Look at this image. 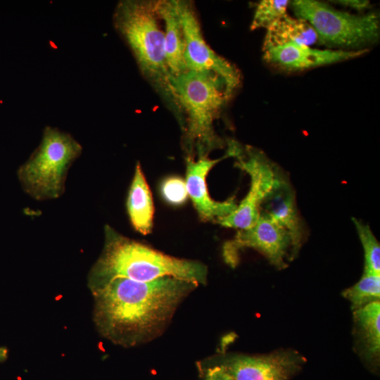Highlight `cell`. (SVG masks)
<instances>
[{"mask_svg":"<svg viewBox=\"0 0 380 380\" xmlns=\"http://www.w3.org/2000/svg\"><path fill=\"white\" fill-rule=\"evenodd\" d=\"M317 42V35L307 21L286 14L267 29L262 51L292 43L311 46Z\"/></svg>","mask_w":380,"mask_h":380,"instance_id":"2e32d148","label":"cell"},{"mask_svg":"<svg viewBox=\"0 0 380 380\" xmlns=\"http://www.w3.org/2000/svg\"><path fill=\"white\" fill-rule=\"evenodd\" d=\"M246 248L258 251L270 264L282 270L287 267L286 259L290 260L291 239L286 230L261 212L255 224L238 229L234 236L224 243L222 256L225 262L235 267L240 252Z\"/></svg>","mask_w":380,"mask_h":380,"instance_id":"9c48e42d","label":"cell"},{"mask_svg":"<svg viewBox=\"0 0 380 380\" xmlns=\"http://www.w3.org/2000/svg\"><path fill=\"white\" fill-rule=\"evenodd\" d=\"M127 210L134 229L143 235L153 225L154 205L151 191L139 163H137L127 198Z\"/></svg>","mask_w":380,"mask_h":380,"instance_id":"5bb4252c","label":"cell"},{"mask_svg":"<svg viewBox=\"0 0 380 380\" xmlns=\"http://www.w3.org/2000/svg\"><path fill=\"white\" fill-rule=\"evenodd\" d=\"M234 157L236 158V166L250 176L249 190L232 213L216 222L225 227L244 229L255 224L265 201L272 198L284 184L274 165L260 150L251 146L242 148L236 142Z\"/></svg>","mask_w":380,"mask_h":380,"instance_id":"52a82bcc","label":"cell"},{"mask_svg":"<svg viewBox=\"0 0 380 380\" xmlns=\"http://www.w3.org/2000/svg\"><path fill=\"white\" fill-rule=\"evenodd\" d=\"M171 87L180 114V127L186 156H208L224 146L215 129L226 104L235 91L220 77L187 70L171 77Z\"/></svg>","mask_w":380,"mask_h":380,"instance_id":"3957f363","label":"cell"},{"mask_svg":"<svg viewBox=\"0 0 380 380\" xmlns=\"http://www.w3.org/2000/svg\"><path fill=\"white\" fill-rule=\"evenodd\" d=\"M184 39V58L187 70L215 75L235 91L241 82L239 70L215 52L205 41L194 4L177 0Z\"/></svg>","mask_w":380,"mask_h":380,"instance_id":"ba28073f","label":"cell"},{"mask_svg":"<svg viewBox=\"0 0 380 380\" xmlns=\"http://www.w3.org/2000/svg\"><path fill=\"white\" fill-rule=\"evenodd\" d=\"M354 333L362 355L377 360L380 351V302L370 303L353 310Z\"/></svg>","mask_w":380,"mask_h":380,"instance_id":"9a60e30c","label":"cell"},{"mask_svg":"<svg viewBox=\"0 0 380 380\" xmlns=\"http://www.w3.org/2000/svg\"><path fill=\"white\" fill-rule=\"evenodd\" d=\"M203 380H234L220 365L209 367L205 372Z\"/></svg>","mask_w":380,"mask_h":380,"instance_id":"7402d4cb","label":"cell"},{"mask_svg":"<svg viewBox=\"0 0 380 380\" xmlns=\"http://www.w3.org/2000/svg\"><path fill=\"white\" fill-rule=\"evenodd\" d=\"M163 198L172 205H180L188 198L185 179L177 176H170L164 179L160 184Z\"/></svg>","mask_w":380,"mask_h":380,"instance_id":"44dd1931","label":"cell"},{"mask_svg":"<svg viewBox=\"0 0 380 380\" xmlns=\"http://www.w3.org/2000/svg\"><path fill=\"white\" fill-rule=\"evenodd\" d=\"M283 194L281 197L279 196L276 205L265 213L289 234L291 239L290 254V260H291L297 255L303 242L304 227L299 217L294 194L292 191L286 190Z\"/></svg>","mask_w":380,"mask_h":380,"instance_id":"e0dca14e","label":"cell"},{"mask_svg":"<svg viewBox=\"0 0 380 380\" xmlns=\"http://www.w3.org/2000/svg\"><path fill=\"white\" fill-rule=\"evenodd\" d=\"M82 151L80 144L70 134L46 127L39 146L18 170L23 189L39 201L60 197L68 170Z\"/></svg>","mask_w":380,"mask_h":380,"instance_id":"5b68a950","label":"cell"},{"mask_svg":"<svg viewBox=\"0 0 380 380\" xmlns=\"http://www.w3.org/2000/svg\"><path fill=\"white\" fill-rule=\"evenodd\" d=\"M290 1L288 0H262L255 10L251 30H266L277 20L286 14Z\"/></svg>","mask_w":380,"mask_h":380,"instance_id":"ffe728a7","label":"cell"},{"mask_svg":"<svg viewBox=\"0 0 380 380\" xmlns=\"http://www.w3.org/2000/svg\"><path fill=\"white\" fill-rule=\"evenodd\" d=\"M156 9L164 23L165 52L170 75L177 76L187 71L184 58V39L177 0H157Z\"/></svg>","mask_w":380,"mask_h":380,"instance_id":"4fadbf2b","label":"cell"},{"mask_svg":"<svg viewBox=\"0 0 380 380\" xmlns=\"http://www.w3.org/2000/svg\"><path fill=\"white\" fill-rule=\"evenodd\" d=\"M304 362L300 354L289 350L262 355H229L217 365L234 380H289Z\"/></svg>","mask_w":380,"mask_h":380,"instance_id":"30bf717a","label":"cell"},{"mask_svg":"<svg viewBox=\"0 0 380 380\" xmlns=\"http://www.w3.org/2000/svg\"><path fill=\"white\" fill-rule=\"evenodd\" d=\"M289 6L296 18L312 27L321 44L336 49H367L379 39L380 18L376 12L353 14L317 0H293Z\"/></svg>","mask_w":380,"mask_h":380,"instance_id":"8992f818","label":"cell"},{"mask_svg":"<svg viewBox=\"0 0 380 380\" xmlns=\"http://www.w3.org/2000/svg\"><path fill=\"white\" fill-rule=\"evenodd\" d=\"M113 22L140 72L167 103L179 122L181 114L171 87L164 32L160 26L156 1H120L114 10Z\"/></svg>","mask_w":380,"mask_h":380,"instance_id":"277c9868","label":"cell"},{"mask_svg":"<svg viewBox=\"0 0 380 380\" xmlns=\"http://www.w3.org/2000/svg\"><path fill=\"white\" fill-rule=\"evenodd\" d=\"M99 333L125 348L153 341L165 331L197 284L172 277L150 281L118 277L88 286Z\"/></svg>","mask_w":380,"mask_h":380,"instance_id":"6da1fadb","label":"cell"},{"mask_svg":"<svg viewBox=\"0 0 380 380\" xmlns=\"http://www.w3.org/2000/svg\"><path fill=\"white\" fill-rule=\"evenodd\" d=\"M8 355V350L6 347H0V362L5 361Z\"/></svg>","mask_w":380,"mask_h":380,"instance_id":"cb8c5ba5","label":"cell"},{"mask_svg":"<svg viewBox=\"0 0 380 380\" xmlns=\"http://www.w3.org/2000/svg\"><path fill=\"white\" fill-rule=\"evenodd\" d=\"M365 253V274L380 275V246L369 226L357 218H353Z\"/></svg>","mask_w":380,"mask_h":380,"instance_id":"d6986e66","label":"cell"},{"mask_svg":"<svg viewBox=\"0 0 380 380\" xmlns=\"http://www.w3.org/2000/svg\"><path fill=\"white\" fill-rule=\"evenodd\" d=\"M343 296L350 303L353 310L380 299V275L363 273L353 286L344 290Z\"/></svg>","mask_w":380,"mask_h":380,"instance_id":"ac0fdd59","label":"cell"},{"mask_svg":"<svg viewBox=\"0 0 380 380\" xmlns=\"http://www.w3.org/2000/svg\"><path fill=\"white\" fill-rule=\"evenodd\" d=\"M165 277L205 285L208 267L197 260L165 254L105 226L103 248L89 273L88 286L118 277L150 281Z\"/></svg>","mask_w":380,"mask_h":380,"instance_id":"7a4b0ae2","label":"cell"},{"mask_svg":"<svg viewBox=\"0 0 380 380\" xmlns=\"http://www.w3.org/2000/svg\"><path fill=\"white\" fill-rule=\"evenodd\" d=\"M331 2L358 11H364L371 6L370 1L367 0H338Z\"/></svg>","mask_w":380,"mask_h":380,"instance_id":"603a6c76","label":"cell"},{"mask_svg":"<svg viewBox=\"0 0 380 380\" xmlns=\"http://www.w3.org/2000/svg\"><path fill=\"white\" fill-rule=\"evenodd\" d=\"M368 49L345 51L317 49L300 44H289L263 51L269 64L286 70H304L351 60L366 53Z\"/></svg>","mask_w":380,"mask_h":380,"instance_id":"7c38bea8","label":"cell"},{"mask_svg":"<svg viewBox=\"0 0 380 380\" xmlns=\"http://www.w3.org/2000/svg\"><path fill=\"white\" fill-rule=\"evenodd\" d=\"M232 157L227 151L220 158L211 159L208 156L194 158L186 157L185 182L188 196L194 206L204 222L216 221L232 213L237 204L234 197L224 201L213 200L208 192L206 177L210 170L220 161Z\"/></svg>","mask_w":380,"mask_h":380,"instance_id":"8fae6325","label":"cell"}]
</instances>
